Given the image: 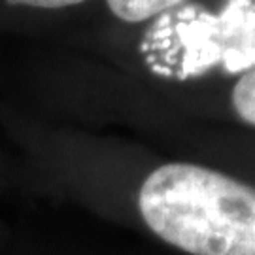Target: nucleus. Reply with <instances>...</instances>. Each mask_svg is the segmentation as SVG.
<instances>
[{
	"label": "nucleus",
	"mask_w": 255,
	"mask_h": 255,
	"mask_svg": "<svg viewBox=\"0 0 255 255\" xmlns=\"http://www.w3.org/2000/svg\"><path fill=\"white\" fill-rule=\"evenodd\" d=\"M138 208L157 237L191 255H255V187L189 163L147 176Z\"/></svg>",
	"instance_id": "nucleus-1"
},
{
	"label": "nucleus",
	"mask_w": 255,
	"mask_h": 255,
	"mask_svg": "<svg viewBox=\"0 0 255 255\" xmlns=\"http://www.w3.org/2000/svg\"><path fill=\"white\" fill-rule=\"evenodd\" d=\"M114 15L127 23H140L178 6L183 0H106Z\"/></svg>",
	"instance_id": "nucleus-2"
},
{
	"label": "nucleus",
	"mask_w": 255,
	"mask_h": 255,
	"mask_svg": "<svg viewBox=\"0 0 255 255\" xmlns=\"http://www.w3.org/2000/svg\"><path fill=\"white\" fill-rule=\"evenodd\" d=\"M233 106L238 118L255 127V70L246 72L235 85Z\"/></svg>",
	"instance_id": "nucleus-3"
},
{
	"label": "nucleus",
	"mask_w": 255,
	"mask_h": 255,
	"mask_svg": "<svg viewBox=\"0 0 255 255\" xmlns=\"http://www.w3.org/2000/svg\"><path fill=\"white\" fill-rule=\"evenodd\" d=\"M11 6H32V8H46V9H57L74 6L85 0H6Z\"/></svg>",
	"instance_id": "nucleus-4"
}]
</instances>
